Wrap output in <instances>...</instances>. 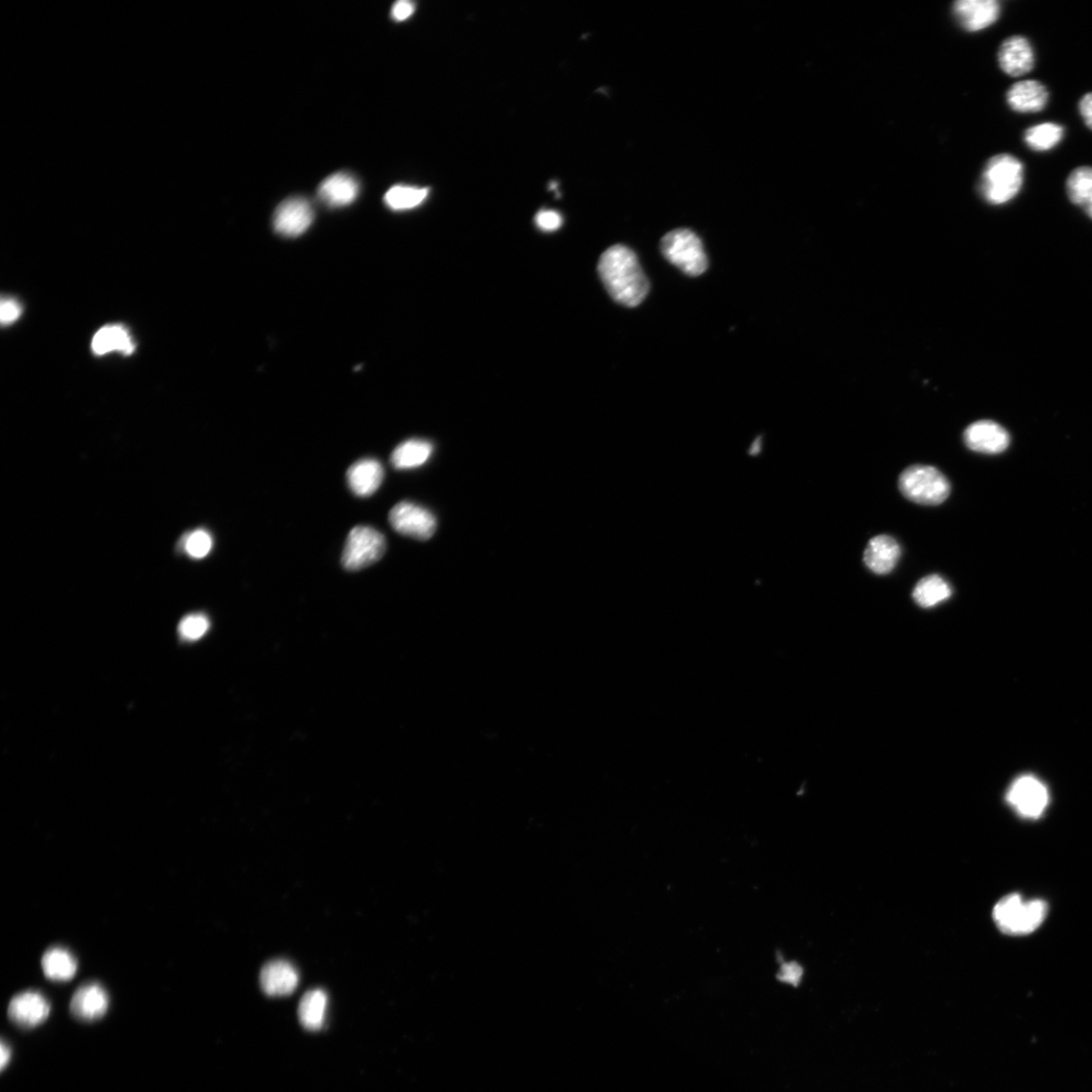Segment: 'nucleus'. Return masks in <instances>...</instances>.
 <instances>
[{"label": "nucleus", "instance_id": "obj_1", "mask_svg": "<svg viewBox=\"0 0 1092 1092\" xmlns=\"http://www.w3.org/2000/svg\"><path fill=\"white\" fill-rule=\"evenodd\" d=\"M600 278L614 301L636 307L649 294L650 284L635 253L623 245H614L600 258Z\"/></svg>", "mask_w": 1092, "mask_h": 1092}, {"label": "nucleus", "instance_id": "obj_2", "mask_svg": "<svg viewBox=\"0 0 1092 1092\" xmlns=\"http://www.w3.org/2000/svg\"><path fill=\"white\" fill-rule=\"evenodd\" d=\"M1025 182L1023 162L1011 154L993 156L985 164L980 183L982 198L990 205L1001 206L1019 196Z\"/></svg>", "mask_w": 1092, "mask_h": 1092}, {"label": "nucleus", "instance_id": "obj_3", "mask_svg": "<svg viewBox=\"0 0 1092 1092\" xmlns=\"http://www.w3.org/2000/svg\"><path fill=\"white\" fill-rule=\"evenodd\" d=\"M1048 906L1043 901H1024L1020 894L1004 897L993 909L998 928L1009 935H1024L1036 931L1044 922Z\"/></svg>", "mask_w": 1092, "mask_h": 1092}, {"label": "nucleus", "instance_id": "obj_4", "mask_svg": "<svg viewBox=\"0 0 1092 1092\" xmlns=\"http://www.w3.org/2000/svg\"><path fill=\"white\" fill-rule=\"evenodd\" d=\"M899 485L906 499L925 506L940 505L951 493L948 479L931 465L915 464L907 467L900 477Z\"/></svg>", "mask_w": 1092, "mask_h": 1092}, {"label": "nucleus", "instance_id": "obj_5", "mask_svg": "<svg viewBox=\"0 0 1092 1092\" xmlns=\"http://www.w3.org/2000/svg\"><path fill=\"white\" fill-rule=\"evenodd\" d=\"M660 249L662 255L672 264L688 276H701L708 267L704 244L696 234L688 229L669 232L661 239Z\"/></svg>", "mask_w": 1092, "mask_h": 1092}, {"label": "nucleus", "instance_id": "obj_6", "mask_svg": "<svg viewBox=\"0 0 1092 1092\" xmlns=\"http://www.w3.org/2000/svg\"><path fill=\"white\" fill-rule=\"evenodd\" d=\"M385 536L368 526H357L348 534L342 555L347 571H360L379 561L385 555Z\"/></svg>", "mask_w": 1092, "mask_h": 1092}, {"label": "nucleus", "instance_id": "obj_7", "mask_svg": "<svg viewBox=\"0 0 1092 1092\" xmlns=\"http://www.w3.org/2000/svg\"><path fill=\"white\" fill-rule=\"evenodd\" d=\"M388 520L398 534L418 540L431 539L437 528L435 516L411 502L397 504L389 512Z\"/></svg>", "mask_w": 1092, "mask_h": 1092}, {"label": "nucleus", "instance_id": "obj_8", "mask_svg": "<svg viewBox=\"0 0 1092 1092\" xmlns=\"http://www.w3.org/2000/svg\"><path fill=\"white\" fill-rule=\"evenodd\" d=\"M1006 801L1021 816L1038 818L1048 806L1049 794L1037 778L1023 776L1010 786Z\"/></svg>", "mask_w": 1092, "mask_h": 1092}, {"label": "nucleus", "instance_id": "obj_9", "mask_svg": "<svg viewBox=\"0 0 1092 1092\" xmlns=\"http://www.w3.org/2000/svg\"><path fill=\"white\" fill-rule=\"evenodd\" d=\"M964 442L975 453L999 455L1009 446L1010 436L999 423L981 420L967 427Z\"/></svg>", "mask_w": 1092, "mask_h": 1092}, {"label": "nucleus", "instance_id": "obj_10", "mask_svg": "<svg viewBox=\"0 0 1092 1092\" xmlns=\"http://www.w3.org/2000/svg\"><path fill=\"white\" fill-rule=\"evenodd\" d=\"M314 220V211L304 198H290L283 202L273 216V227L285 237L302 236Z\"/></svg>", "mask_w": 1092, "mask_h": 1092}, {"label": "nucleus", "instance_id": "obj_11", "mask_svg": "<svg viewBox=\"0 0 1092 1092\" xmlns=\"http://www.w3.org/2000/svg\"><path fill=\"white\" fill-rule=\"evenodd\" d=\"M953 12L958 23L968 32H980L996 24L1002 13L997 0H959Z\"/></svg>", "mask_w": 1092, "mask_h": 1092}, {"label": "nucleus", "instance_id": "obj_12", "mask_svg": "<svg viewBox=\"0 0 1092 1092\" xmlns=\"http://www.w3.org/2000/svg\"><path fill=\"white\" fill-rule=\"evenodd\" d=\"M999 63L1002 70L1010 77H1020L1030 72L1036 63L1035 51L1023 36H1012L1003 42L999 50Z\"/></svg>", "mask_w": 1092, "mask_h": 1092}, {"label": "nucleus", "instance_id": "obj_13", "mask_svg": "<svg viewBox=\"0 0 1092 1092\" xmlns=\"http://www.w3.org/2000/svg\"><path fill=\"white\" fill-rule=\"evenodd\" d=\"M50 1010V1004L41 993L25 991L11 1001L8 1015L18 1027L35 1028L48 1019Z\"/></svg>", "mask_w": 1092, "mask_h": 1092}, {"label": "nucleus", "instance_id": "obj_14", "mask_svg": "<svg viewBox=\"0 0 1092 1092\" xmlns=\"http://www.w3.org/2000/svg\"><path fill=\"white\" fill-rule=\"evenodd\" d=\"M110 1001L106 989L99 983H87L78 988L70 1003L72 1015L81 1021L91 1022L102 1019L109 1008Z\"/></svg>", "mask_w": 1092, "mask_h": 1092}, {"label": "nucleus", "instance_id": "obj_15", "mask_svg": "<svg viewBox=\"0 0 1092 1092\" xmlns=\"http://www.w3.org/2000/svg\"><path fill=\"white\" fill-rule=\"evenodd\" d=\"M1049 99L1048 88L1039 81L1019 82L1006 92L1008 107L1019 113L1040 112L1047 107Z\"/></svg>", "mask_w": 1092, "mask_h": 1092}, {"label": "nucleus", "instance_id": "obj_16", "mask_svg": "<svg viewBox=\"0 0 1092 1092\" xmlns=\"http://www.w3.org/2000/svg\"><path fill=\"white\" fill-rule=\"evenodd\" d=\"M902 556L899 542L885 534L873 537L864 552L866 567L876 575L891 573Z\"/></svg>", "mask_w": 1092, "mask_h": 1092}, {"label": "nucleus", "instance_id": "obj_17", "mask_svg": "<svg viewBox=\"0 0 1092 1092\" xmlns=\"http://www.w3.org/2000/svg\"><path fill=\"white\" fill-rule=\"evenodd\" d=\"M299 984V974L287 961L273 960L264 965L261 973L262 990L270 997H285L294 992Z\"/></svg>", "mask_w": 1092, "mask_h": 1092}, {"label": "nucleus", "instance_id": "obj_18", "mask_svg": "<svg viewBox=\"0 0 1092 1092\" xmlns=\"http://www.w3.org/2000/svg\"><path fill=\"white\" fill-rule=\"evenodd\" d=\"M384 467L380 461L365 459L351 465L347 471V483L350 490L359 497H368L375 494L383 483Z\"/></svg>", "mask_w": 1092, "mask_h": 1092}, {"label": "nucleus", "instance_id": "obj_19", "mask_svg": "<svg viewBox=\"0 0 1092 1092\" xmlns=\"http://www.w3.org/2000/svg\"><path fill=\"white\" fill-rule=\"evenodd\" d=\"M360 191L358 181L346 172H338L327 178L319 186L320 200L331 208L353 204Z\"/></svg>", "mask_w": 1092, "mask_h": 1092}, {"label": "nucleus", "instance_id": "obj_20", "mask_svg": "<svg viewBox=\"0 0 1092 1092\" xmlns=\"http://www.w3.org/2000/svg\"><path fill=\"white\" fill-rule=\"evenodd\" d=\"M91 348L95 356H105L112 351H120L124 355L130 356L135 350V345L124 326L109 325L102 328L94 335Z\"/></svg>", "mask_w": 1092, "mask_h": 1092}, {"label": "nucleus", "instance_id": "obj_21", "mask_svg": "<svg viewBox=\"0 0 1092 1092\" xmlns=\"http://www.w3.org/2000/svg\"><path fill=\"white\" fill-rule=\"evenodd\" d=\"M434 444L422 439H410L395 448L391 462L397 470L417 469L432 458Z\"/></svg>", "mask_w": 1092, "mask_h": 1092}, {"label": "nucleus", "instance_id": "obj_22", "mask_svg": "<svg viewBox=\"0 0 1092 1092\" xmlns=\"http://www.w3.org/2000/svg\"><path fill=\"white\" fill-rule=\"evenodd\" d=\"M1070 202L1080 208L1092 219V167L1080 166L1071 171L1066 181Z\"/></svg>", "mask_w": 1092, "mask_h": 1092}, {"label": "nucleus", "instance_id": "obj_23", "mask_svg": "<svg viewBox=\"0 0 1092 1092\" xmlns=\"http://www.w3.org/2000/svg\"><path fill=\"white\" fill-rule=\"evenodd\" d=\"M952 593V588L946 580L939 575H930L916 583L912 597L919 607L931 608L948 600Z\"/></svg>", "mask_w": 1092, "mask_h": 1092}, {"label": "nucleus", "instance_id": "obj_24", "mask_svg": "<svg viewBox=\"0 0 1092 1092\" xmlns=\"http://www.w3.org/2000/svg\"><path fill=\"white\" fill-rule=\"evenodd\" d=\"M42 968L45 977L55 981H68L75 977L77 961L74 956L63 948H51L43 956Z\"/></svg>", "mask_w": 1092, "mask_h": 1092}, {"label": "nucleus", "instance_id": "obj_25", "mask_svg": "<svg viewBox=\"0 0 1092 1092\" xmlns=\"http://www.w3.org/2000/svg\"><path fill=\"white\" fill-rule=\"evenodd\" d=\"M1065 129L1057 123H1042L1028 128L1024 141L1035 152H1048L1057 147L1064 138Z\"/></svg>", "mask_w": 1092, "mask_h": 1092}, {"label": "nucleus", "instance_id": "obj_26", "mask_svg": "<svg viewBox=\"0 0 1092 1092\" xmlns=\"http://www.w3.org/2000/svg\"><path fill=\"white\" fill-rule=\"evenodd\" d=\"M327 1001V994L321 989L305 994L299 1006L300 1021L305 1029L318 1030L323 1027Z\"/></svg>", "mask_w": 1092, "mask_h": 1092}, {"label": "nucleus", "instance_id": "obj_27", "mask_svg": "<svg viewBox=\"0 0 1092 1092\" xmlns=\"http://www.w3.org/2000/svg\"><path fill=\"white\" fill-rule=\"evenodd\" d=\"M429 188L408 186H395L385 194V204L394 211L411 210L420 206L428 197Z\"/></svg>", "mask_w": 1092, "mask_h": 1092}, {"label": "nucleus", "instance_id": "obj_28", "mask_svg": "<svg viewBox=\"0 0 1092 1092\" xmlns=\"http://www.w3.org/2000/svg\"><path fill=\"white\" fill-rule=\"evenodd\" d=\"M210 628L209 619L203 614H192L185 617L179 627L180 634L187 640H197L203 637Z\"/></svg>", "mask_w": 1092, "mask_h": 1092}, {"label": "nucleus", "instance_id": "obj_29", "mask_svg": "<svg viewBox=\"0 0 1092 1092\" xmlns=\"http://www.w3.org/2000/svg\"><path fill=\"white\" fill-rule=\"evenodd\" d=\"M211 546V536L202 530L192 533L186 542L187 554L194 558H203L208 556Z\"/></svg>", "mask_w": 1092, "mask_h": 1092}, {"label": "nucleus", "instance_id": "obj_30", "mask_svg": "<svg viewBox=\"0 0 1092 1092\" xmlns=\"http://www.w3.org/2000/svg\"><path fill=\"white\" fill-rule=\"evenodd\" d=\"M22 311V306L19 305L16 300L11 298L2 299V307H0V319H2V324L4 326L11 325L15 322L19 317H21Z\"/></svg>", "mask_w": 1092, "mask_h": 1092}, {"label": "nucleus", "instance_id": "obj_31", "mask_svg": "<svg viewBox=\"0 0 1092 1092\" xmlns=\"http://www.w3.org/2000/svg\"><path fill=\"white\" fill-rule=\"evenodd\" d=\"M536 225L543 231L553 232L562 224L560 213L555 211H541L536 214Z\"/></svg>", "mask_w": 1092, "mask_h": 1092}, {"label": "nucleus", "instance_id": "obj_32", "mask_svg": "<svg viewBox=\"0 0 1092 1092\" xmlns=\"http://www.w3.org/2000/svg\"><path fill=\"white\" fill-rule=\"evenodd\" d=\"M415 12V5L408 0H401L394 5L392 9V17L397 22H403L405 19L411 16Z\"/></svg>", "mask_w": 1092, "mask_h": 1092}, {"label": "nucleus", "instance_id": "obj_33", "mask_svg": "<svg viewBox=\"0 0 1092 1092\" xmlns=\"http://www.w3.org/2000/svg\"><path fill=\"white\" fill-rule=\"evenodd\" d=\"M1079 111L1085 126L1092 131V91L1081 97Z\"/></svg>", "mask_w": 1092, "mask_h": 1092}, {"label": "nucleus", "instance_id": "obj_34", "mask_svg": "<svg viewBox=\"0 0 1092 1092\" xmlns=\"http://www.w3.org/2000/svg\"><path fill=\"white\" fill-rule=\"evenodd\" d=\"M802 979V970L794 965L785 967L783 971L782 980L788 983L797 985Z\"/></svg>", "mask_w": 1092, "mask_h": 1092}, {"label": "nucleus", "instance_id": "obj_35", "mask_svg": "<svg viewBox=\"0 0 1092 1092\" xmlns=\"http://www.w3.org/2000/svg\"><path fill=\"white\" fill-rule=\"evenodd\" d=\"M0 1051H2V1060H0V1066H2V1069L4 1070L11 1060L12 1050H11L10 1046L7 1045V1043L3 1042L2 1043V1050H0Z\"/></svg>", "mask_w": 1092, "mask_h": 1092}, {"label": "nucleus", "instance_id": "obj_36", "mask_svg": "<svg viewBox=\"0 0 1092 1092\" xmlns=\"http://www.w3.org/2000/svg\"><path fill=\"white\" fill-rule=\"evenodd\" d=\"M759 445H760V438H757L751 448L750 455H752V456L757 455L758 453Z\"/></svg>", "mask_w": 1092, "mask_h": 1092}]
</instances>
